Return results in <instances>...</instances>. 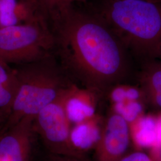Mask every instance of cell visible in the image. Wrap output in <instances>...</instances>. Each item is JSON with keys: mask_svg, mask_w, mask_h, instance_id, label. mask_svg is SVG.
I'll use <instances>...</instances> for the list:
<instances>
[{"mask_svg": "<svg viewBox=\"0 0 161 161\" xmlns=\"http://www.w3.org/2000/svg\"><path fill=\"white\" fill-rule=\"evenodd\" d=\"M49 22L54 54L74 84L100 96L136 74L131 56L88 8H78L73 4Z\"/></svg>", "mask_w": 161, "mask_h": 161, "instance_id": "6da1fadb", "label": "cell"}, {"mask_svg": "<svg viewBox=\"0 0 161 161\" xmlns=\"http://www.w3.org/2000/svg\"><path fill=\"white\" fill-rule=\"evenodd\" d=\"M99 17L140 64L161 50V0H92L86 7Z\"/></svg>", "mask_w": 161, "mask_h": 161, "instance_id": "7a4b0ae2", "label": "cell"}, {"mask_svg": "<svg viewBox=\"0 0 161 161\" xmlns=\"http://www.w3.org/2000/svg\"><path fill=\"white\" fill-rule=\"evenodd\" d=\"M17 94L5 127L23 119L34 121L41 110L75 84L53 54L40 60L16 65Z\"/></svg>", "mask_w": 161, "mask_h": 161, "instance_id": "3957f363", "label": "cell"}, {"mask_svg": "<svg viewBox=\"0 0 161 161\" xmlns=\"http://www.w3.org/2000/svg\"><path fill=\"white\" fill-rule=\"evenodd\" d=\"M54 51L51 25L42 15L26 22L0 26V60L7 64L34 62Z\"/></svg>", "mask_w": 161, "mask_h": 161, "instance_id": "277c9868", "label": "cell"}, {"mask_svg": "<svg viewBox=\"0 0 161 161\" xmlns=\"http://www.w3.org/2000/svg\"><path fill=\"white\" fill-rule=\"evenodd\" d=\"M74 85L41 110L33 121L34 132L40 136L51 154L83 156L72 143L71 123L66 110V100Z\"/></svg>", "mask_w": 161, "mask_h": 161, "instance_id": "5b68a950", "label": "cell"}, {"mask_svg": "<svg viewBox=\"0 0 161 161\" xmlns=\"http://www.w3.org/2000/svg\"><path fill=\"white\" fill-rule=\"evenodd\" d=\"M131 138L130 124L114 113L107 119L96 144L97 161H119L126 155Z\"/></svg>", "mask_w": 161, "mask_h": 161, "instance_id": "8992f818", "label": "cell"}, {"mask_svg": "<svg viewBox=\"0 0 161 161\" xmlns=\"http://www.w3.org/2000/svg\"><path fill=\"white\" fill-rule=\"evenodd\" d=\"M33 121L25 119L5 127L0 136V161H28Z\"/></svg>", "mask_w": 161, "mask_h": 161, "instance_id": "52a82bcc", "label": "cell"}, {"mask_svg": "<svg viewBox=\"0 0 161 161\" xmlns=\"http://www.w3.org/2000/svg\"><path fill=\"white\" fill-rule=\"evenodd\" d=\"M142 92L148 103L161 109V64L151 60L140 64L137 72Z\"/></svg>", "mask_w": 161, "mask_h": 161, "instance_id": "ba28073f", "label": "cell"}, {"mask_svg": "<svg viewBox=\"0 0 161 161\" xmlns=\"http://www.w3.org/2000/svg\"><path fill=\"white\" fill-rule=\"evenodd\" d=\"M96 95L86 89H80L74 85L70 90L66 103V110L71 124H77L92 119L96 109L92 98Z\"/></svg>", "mask_w": 161, "mask_h": 161, "instance_id": "9c48e42d", "label": "cell"}, {"mask_svg": "<svg viewBox=\"0 0 161 161\" xmlns=\"http://www.w3.org/2000/svg\"><path fill=\"white\" fill-rule=\"evenodd\" d=\"M19 81L14 68L0 60V119L7 118L17 94Z\"/></svg>", "mask_w": 161, "mask_h": 161, "instance_id": "30bf717a", "label": "cell"}, {"mask_svg": "<svg viewBox=\"0 0 161 161\" xmlns=\"http://www.w3.org/2000/svg\"><path fill=\"white\" fill-rule=\"evenodd\" d=\"M101 131L92 118L75 124V127L71 128L72 143L75 149L82 153L84 150L94 145L96 146L100 137Z\"/></svg>", "mask_w": 161, "mask_h": 161, "instance_id": "8fae6325", "label": "cell"}, {"mask_svg": "<svg viewBox=\"0 0 161 161\" xmlns=\"http://www.w3.org/2000/svg\"><path fill=\"white\" fill-rule=\"evenodd\" d=\"M130 128L131 137L140 147H155L157 145L158 121L150 116L139 117Z\"/></svg>", "mask_w": 161, "mask_h": 161, "instance_id": "7c38bea8", "label": "cell"}, {"mask_svg": "<svg viewBox=\"0 0 161 161\" xmlns=\"http://www.w3.org/2000/svg\"><path fill=\"white\" fill-rule=\"evenodd\" d=\"M76 0H36L41 13L49 21L58 13L74 4Z\"/></svg>", "mask_w": 161, "mask_h": 161, "instance_id": "4fadbf2b", "label": "cell"}, {"mask_svg": "<svg viewBox=\"0 0 161 161\" xmlns=\"http://www.w3.org/2000/svg\"><path fill=\"white\" fill-rule=\"evenodd\" d=\"M119 161H152L149 155L141 151L126 154Z\"/></svg>", "mask_w": 161, "mask_h": 161, "instance_id": "5bb4252c", "label": "cell"}, {"mask_svg": "<svg viewBox=\"0 0 161 161\" xmlns=\"http://www.w3.org/2000/svg\"><path fill=\"white\" fill-rule=\"evenodd\" d=\"M47 161H86L83 156L58 155L51 154Z\"/></svg>", "mask_w": 161, "mask_h": 161, "instance_id": "9a60e30c", "label": "cell"}, {"mask_svg": "<svg viewBox=\"0 0 161 161\" xmlns=\"http://www.w3.org/2000/svg\"><path fill=\"white\" fill-rule=\"evenodd\" d=\"M157 145L155 147H157L161 145V119L158 121V130H157Z\"/></svg>", "mask_w": 161, "mask_h": 161, "instance_id": "2e32d148", "label": "cell"}, {"mask_svg": "<svg viewBox=\"0 0 161 161\" xmlns=\"http://www.w3.org/2000/svg\"><path fill=\"white\" fill-rule=\"evenodd\" d=\"M156 150L158 151V154L159 156V158L161 160V145L158 146V147H156Z\"/></svg>", "mask_w": 161, "mask_h": 161, "instance_id": "e0dca14e", "label": "cell"}, {"mask_svg": "<svg viewBox=\"0 0 161 161\" xmlns=\"http://www.w3.org/2000/svg\"><path fill=\"white\" fill-rule=\"evenodd\" d=\"M157 60H158L160 62V64H161V50L160 53H159V56H158V57Z\"/></svg>", "mask_w": 161, "mask_h": 161, "instance_id": "ac0fdd59", "label": "cell"}, {"mask_svg": "<svg viewBox=\"0 0 161 161\" xmlns=\"http://www.w3.org/2000/svg\"><path fill=\"white\" fill-rule=\"evenodd\" d=\"M26 1H35L36 3V0H26ZM37 4V3H36ZM38 5V4H37Z\"/></svg>", "mask_w": 161, "mask_h": 161, "instance_id": "d6986e66", "label": "cell"}, {"mask_svg": "<svg viewBox=\"0 0 161 161\" xmlns=\"http://www.w3.org/2000/svg\"><path fill=\"white\" fill-rule=\"evenodd\" d=\"M1 121H2V120H1V119H0V122H1Z\"/></svg>", "mask_w": 161, "mask_h": 161, "instance_id": "ffe728a7", "label": "cell"}]
</instances>
